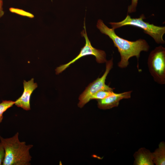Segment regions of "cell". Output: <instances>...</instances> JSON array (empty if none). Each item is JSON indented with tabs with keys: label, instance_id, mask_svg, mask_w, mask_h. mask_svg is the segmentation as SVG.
I'll return each instance as SVG.
<instances>
[{
	"label": "cell",
	"instance_id": "obj_1",
	"mask_svg": "<svg viewBox=\"0 0 165 165\" xmlns=\"http://www.w3.org/2000/svg\"><path fill=\"white\" fill-rule=\"evenodd\" d=\"M97 27L102 33L112 40L115 46L117 48L121 57L120 61L117 64L120 68H126L129 64V59L132 57H136L138 60L141 52H147L149 49V46L145 40L140 39L131 41L121 38L116 34L114 29L109 28L101 19L98 20Z\"/></svg>",
	"mask_w": 165,
	"mask_h": 165
},
{
	"label": "cell",
	"instance_id": "obj_2",
	"mask_svg": "<svg viewBox=\"0 0 165 165\" xmlns=\"http://www.w3.org/2000/svg\"><path fill=\"white\" fill-rule=\"evenodd\" d=\"M19 133L17 132L12 137L4 138L0 136L5 151L3 165H29L32 157L29 151L32 145H27L24 141H20Z\"/></svg>",
	"mask_w": 165,
	"mask_h": 165
},
{
	"label": "cell",
	"instance_id": "obj_3",
	"mask_svg": "<svg viewBox=\"0 0 165 165\" xmlns=\"http://www.w3.org/2000/svg\"><path fill=\"white\" fill-rule=\"evenodd\" d=\"M145 18L143 14L138 18H132L127 14L123 20L117 22H110L109 24L114 30L127 25L139 28L142 29L145 33L152 37L156 43L164 44L165 42L163 36L165 33V27L157 26L145 22L143 20Z\"/></svg>",
	"mask_w": 165,
	"mask_h": 165
},
{
	"label": "cell",
	"instance_id": "obj_4",
	"mask_svg": "<svg viewBox=\"0 0 165 165\" xmlns=\"http://www.w3.org/2000/svg\"><path fill=\"white\" fill-rule=\"evenodd\" d=\"M149 71L155 81L165 84V48L161 46L156 47L150 53L148 59Z\"/></svg>",
	"mask_w": 165,
	"mask_h": 165
},
{
	"label": "cell",
	"instance_id": "obj_5",
	"mask_svg": "<svg viewBox=\"0 0 165 165\" xmlns=\"http://www.w3.org/2000/svg\"><path fill=\"white\" fill-rule=\"evenodd\" d=\"M106 63L105 71L102 76L98 78L90 83L79 97L78 106L82 108L91 100V97L94 94L101 90L113 91L114 88H112L105 83L106 77L113 66V59L107 61Z\"/></svg>",
	"mask_w": 165,
	"mask_h": 165
},
{
	"label": "cell",
	"instance_id": "obj_6",
	"mask_svg": "<svg viewBox=\"0 0 165 165\" xmlns=\"http://www.w3.org/2000/svg\"><path fill=\"white\" fill-rule=\"evenodd\" d=\"M84 30L81 32V35L83 37L86 41L84 46L81 49L79 54L74 59L68 63L60 66L57 67L55 71L57 74H58L68 68L71 64H73L81 57L87 55H93L96 58L97 62L99 63H105L107 61L106 54L105 51L94 47L91 44L86 33L85 21L84 23Z\"/></svg>",
	"mask_w": 165,
	"mask_h": 165
},
{
	"label": "cell",
	"instance_id": "obj_7",
	"mask_svg": "<svg viewBox=\"0 0 165 165\" xmlns=\"http://www.w3.org/2000/svg\"><path fill=\"white\" fill-rule=\"evenodd\" d=\"M23 85V92L21 96L15 101L14 104L25 110H29L31 109L30 100L31 95L38 85L37 83H34L33 78L28 82L24 80Z\"/></svg>",
	"mask_w": 165,
	"mask_h": 165
},
{
	"label": "cell",
	"instance_id": "obj_8",
	"mask_svg": "<svg viewBox=\"0 0 165 165\" xmlns=\"http://www.w3.org/2000/svg\"><path fill=\"white\" fill-rule=\"evenodd\" d=\"M132 91L120 93H114L112 95L102 99L97 100L98 108L101 109L106 110L118 107L120 101L123 99L131 97Z\"/></svg>",
	"mask_w": 165,
	"mask_h": 165
},
{
	"label": "cell",
	"instance_id": "obj_9",
	"mask_svg": "<svg viewBox=\"0 0 165 165\" xmlns=\"http://www.w3.org/2000/svg\"><path fill=\"white\" fill-rule=\"evenodd\" d=\"M134 165H153L152 152L144 147L139 149L134 154Z\"/></svg>",
	"mask_w": 165,
	"mask_h": 165
},
{
	"label": "cell",
	"instance_id": "obj_10",
	"mask_svg": "<svg viewBox=\"0 0 165 165\" xmlns=\"http://www.w3.org/2000/svg\"><path fill=\"white\" fill-rule=\"evenodd\" d=\"M152 160L154 164L156 165L165 164V143L160 142L158 147L152 152Z\"/></svg>",
	"mask_w": 165,
	"mask_h": 165
},
{
	"label": "cell",
	"instance_id": "obj_11",
	"mask_svg": "<svg viewBox=\"0 0 165 165\" xmlns=\"http://www.w3.org/2000/svg\"><path fill=\"white\" fill-rule=\"evenodd\" d=\"M14 104L15 101L10 100H3L0 103V123L2 121L3 113L8 109L12 107Z\"/></svg>",
	"mask_w": 165,
	"mask_h": 165
},
{
	"label": "cell",
	"instance_id": "obj_12",
	"mask_svg": "<svg viewBox=\"0 0 165 165\" xmlns=\"http://www.w3.org/2000/svg\"><path fill=\"white\" fill-rule=\"evenodd\" d=\"M113 91L101 90L93 94L91 97V100H99L104 99L114 93Z\"/></svg>",
	"mask_w": 165,
	"mask_h": 165
},
{
	"label": "cell",
	"instance_id": "obj_13",
	"mask_svg": "<svg viewBox=\"0 0 165 165\" xmlns=\"http://www.w3.org/2000/svg\"><path fill=\"white\" fill-rule=\"evenodd\" d=\"M138 0H131V4L128 8V14L134 12L136 11Z\"/></svg>",
	"mask_w": 165,
	"mask_h": 165
},
{
	"label": "cell",
	"instance_id": "obj_14",
	"mask_svg": "<svg viewBox=\"0 0 165 165\" xmlns=\"http://www.w3.org/2000/svg\"><path fill=\"white\" fill-rule=\"evenodd\" d=\"M5 157L4 149L2 143L0 142V165H2Z\"/></svg>",
	"mask_w": 165,
	"mask_h": 165
},
{
	"label": "cell",
	"instance_id": "obj_15",
	"mask_svg": "<svg viewBox=\"0 0 165 165\" xmlns=\"http://www.w3.org/2000/svg\"><path fill=\"white\" fill-rule=\"evenodd\" d=\"M3 2L2 0H0V18L2 17L4 14L3 7Z\"/></svg>",
	"mask_w": 165,
	"mask_h": 165
},
{
	"label": "cell",
	"instance_id": "obj_16",
	"mask_svg": "<svg viewBox=\"0 0 165 165\" xmlns=\"http://www.w3.org/2000/svg\"><path fill=\"white\" fill-rule=\"evenodd\" d=\"M52 1V0H51Z\"/></svg>",
	"mask_w": 165,
	"mask_h": 165
}]
</instances>
